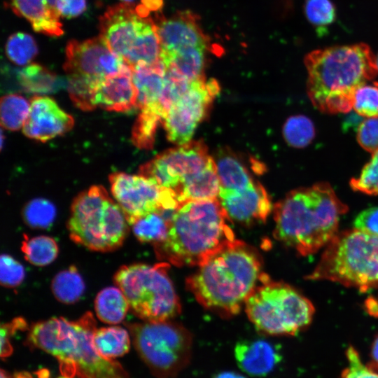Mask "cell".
Listing matches in <instances>:
<instances>
[{
    "instance_id": "cell-40",
    "label": "cell",
    "mask_w": 378,
    "mask_h": 378,
    "mask_svg": "<svg viewBox=\"0 0 378 378\" xmlns=\"http://www.w3.org/2000/svg\"><path fill=\"white\" fill-rule=\"evenodd\" d=\"M304 13L309 22L318 27L330 24L336 17L335 8L330 0H306Z\"/></svg>"
},
{
    "instance_id": "cell-39",
    "label": "cell",
    "mask_w": 378,
    "mask_h": 378,
    "mask_svg": "<svg viewBox=\"0 0 378 378\" xmlns=\"http://www.w3.org/2000/svg\"><path fill=\"white\" fill-rule=\"evenodd\" d=\"M355 112L364 118L378 116V82L360 87L355 92L353 102Z\"/></svg>"
},
{
    "instance_id": "cell-7",
    "label": "cell",
    "mask_w": 378,
    "mask_h": 378,
    "mask_svg": "<svg viewBox=\"0 0 378 378\" xmlns=\"http://www.w3.org/2000/svg\"><path fill=\"white\" fill-rule=\"evenodd\" d=\"M129 223L105 188L93 186L72 202L67 228L71 239L91 251L110 252L125 240Z\"/></svg>"
},
{
    "instance_id": "cell-54",
    "label": "cell",
    "mask_w": 378,
    "mask_h": 378,
    "mask_svg": "<svg viewBox=\"0 0 378 378\" xmlns=\"http://www.w3.org/2000/svg\"><path fill=\"white\" fill-rule=\"evenodd\" d=\"M59 378H70V377H59Z\"/></svg>"
},
{
    "instance_id": "cell-31",
    "label": "cell",
    "mask_w": 378,
    "mask_h": 378,
    "mask_svg": "<svg viewBox=\"0 0 378 378\" xmlns=\"http://www.w3.org/2000/svg\"><path fill=\"white\" fill-rule=\"evenodd\" d=\"M21 250L24 258L36 266H46L57 257L59 247L56 241L48 236L40 235L34 237L24 236Z\"/></svg>"
},
{
    "instance_id": "cell-52",
    "label": "cell",
    "mask_w": 378,
    "mask_h": 378,
    "mask_svg": "<svg viewBox=\"0 0 378 378\" xmlns=\"http://www.w3.org/2000/svg\"><path fill=\"white\" fill-rule=\"evenodd\" d=\"M377 57V66H378V55L376 56Z\"/></svg>"
},
{
    "instance_id": "cell-1",
    "label": "cell",
    "mask_w": 378,
    "mask_h": 378,
    "mask_svg": "<svg viewBox=\"0 0 378 378\" xmlns=\"http://www.w3.org/2000/svg\"><path fill=\"white\" fill-rule=\"evenodd\" d=\"M304 63L308 97L325 113L349 112L356 90L378 74L377 57L364 43L312 50Z\"/></svg>"
},
{
    "instance_id": "cell-14",
    "label": "cell",
    "mask_w": 378,
    "mask_h": 378,
    "mask_svg": "<svg viewBox=\"0 0 378 378\" xmlns=\"http://www.w3.org/2000/svg\"><path fill=\"white\" fill-rule=\"evenodd\" d=\"M211 158L202 141H191L169 149L142 164L139 174L175 191L183 178L201 171Z\"/></svg>"
},
{
    "instance_id": "cell-28",
    "label": "cell",
    "mask_w": 378,
    "mask_h": 378,
    "mask_svg": "<svg viewBox=\"0 0 378 378\" xmlns=\"http://www.w3.org/2000/svg\"><path fill=\"white\" fill-rule=\"evenodd\" d=\"M173 215L168 211L148 214L131 225L132 232L141 242L156 245L165 239Z\"/></svg>"
},
{
    "instance_id": "cell-10",
    "label": "cell",
    "mask_w": 378,
    "mask_h": 378,
    "mask_svg": "<svg viewBox=\"0 0 378 378\" xmlns=\"http://www.w3.org/2000/svg\"><path fill=\"white\" fill-rule=\"evenodd\" d=\"M165 263L123 265L114 274V284L127 298L130 309L144 321H169L181 312Z\"/></svg>"
},
{
    "instance_id": "cell-38",
    "label": "cell",
    "mask_w": 378,
    "mask_h": 378,
    "mask_svg": "<svg viewBox=\"0 0 378 378\" xmlns=\"http://www.w3.org/2000/svg\"><path fill=\"white\" fill-rule=\"evenodd\" d=\"M349 185L354 191L369 195H378V150L372 153L370 161L358 177L351 179Z\"/></svg>"
},
{
    "instance_id": "cell-47",
    "label": "cell",
    "mask_w": 378,
    "mask_h": 378,
    "mask_svg": "<svg viewBox=\"0 0 378 378\" xmlns=\"http://www.w3.org/2000/svg\"><path fill=\"white\" fill-rule=\"evenodd\" d=\"M370 361L368 365L378 372V335L374 337L370 349Z\"/></svg>"
},
{
    "instance_id": "cell-4",
    "label": "cell",
    "mask_w": 378,
    "mask_h": 378,
    "mask_svg": "<svg viewBox=\"0 0 378 378\" xmlns=\"http://www.w3.org/2000/svg\"><path fill=\"white\" fill-rule=\"evenodd\" d=\"M218 198L181 204L165 239L154 245L158 258L177 266H199L237 239Z\"/></svg>"
},
{
    "instance_id": "cell-43",
    "label": "cell",
    "mask_w": 378,
    "mask_h": 378,
    "mask_svg": "<svg viewBox=\"0 0 378 378\" xmlns=\"http://www.w3.org/2000/svg\"><path fill=\"white\" fill-rule=\"evenodd\" d=\"M359 145L371 153L378 150V116L364 119L357 129Z\"/></svg>"
},
{
    "instance_id": "cell-20",
    "label": "cell",
    "mask_w": 378,
    "mask_h": 378,
    "mask_svg": "<svg viewBox=\"0 0 378 378\" xmlns=\"http://www.w3.org/2000/svg\"><path fill=\"white\" fill-rule=\"evenodd\" d=\"M234 356L239 368L253 377L268 374L282 358L279 348L263 340L237 342Z\"/></svg>"
},
{
    "instance_id": "cell-48",
    "label": "cell",
    "mask_w": 378,
    "mask_h": 378,
    "mask_svg": "<svg viewBox=\"0 0 378 378\" xmlns=\"http://www.w3.org/2000/svg\"><path fill=\"white\" fill-rule=\"evenodd\" d=\"M149 11H158L162 6V0H141Z\"/></svg>"
},
{
    "instance_id": "cell-36",
    "label": "cell",
    "mask_w": 378,
    "mask_h": 378,
    "mask_svg": "<svg viewBox=\"0 0 378 378\" xmlns=\"http://www.w3.org/2000/svg\"><path fill=\"white\" fill-rule=\"evenodd\" d=\"M6 53L11 62L19 66H24L34 59L38 53V48L31 35L18 32L8 38Z\"/></svg>"
},
{
    "instance_id": "cell-35",
    "label": "cell",
    "mask_w": 378,
    "mask_h": 378,
    "mask_svg": "<svg viewBox=\"0 0 378 378\" xmlns=\"http://www.w3.org/2000/svg\"><path fill=\"white\" fill-rule=\"evenodd\" d=\"M56 214V208L50 201L44 198H36L24 206L22 218L31 228L47 229L52 225Z\"/></svg>"
},
{
    "instance_id": "cell-13",
    "label": "cell",
    "mask_w": 378,
    "mask_h": 378,
    "mask_svg": "<svg viewBox=\"0 0 378 378\" xmlns=\"http://www.w3.org/2000/svg\"><path fill=\"white\" fill-rule=\"evenodd\" d=\"M219 91L220 85L214 78L192 80L163 120L168 139L179 145L190 141L197 125L206 117Z\"/></svg>"
},
{
    "instance_id": "cell-12",
    "label": "cell",
    "mask_w": 378,
    "mask_h": 378,
    "mask_svg": "<svg viewBox=\"0 0 378 378\" xmlns=\"http://www.w3.org/2000/svg\"><path fill=\"white\" fill-rule=\"evenodd\" d=\"M109 181L112 195L130 225L148 214L175 211L181 204L174 190L161 187L140 174L113 173Z\"/></svg>"
},
{
    "instance_id": "cell-6",
    "label": "cell",
    "mask_w": 378,
    "mask_h": 378,
    "mask_svg": "<svg viewBox=\"0 0 378 378\" xmlns=\"http://www.w3.org/2000/svg\"><path fill=\"white\" fill-rule=\"evenodd\" d=\"M326 280L360 292L378 288V235L356 228L338 232L306 276Z\"/></svg>"
},
{
    "instance_id": "cell-32",
    "label": "cell",
    "mask_w": 378,
    "mask_h": 378,
    "mask_svg": "<svg viewBox=\"0 0 378 378\" xmlns=\"http://www.w3.org/2000/svg\"><path fill=\"white\" fill-rule=\"evenodd\" d=\"M163 117L153 108L141 109L132 130L133 144L141 149L151 148L157 129L160 123H163Z\"/></svg>"
},
{
    "instance_id": "cell-23",
    "label": "cell",
    "mask_w": 378,
    "mask_h": 378,
    "mask_svg": "<svg viewBox=\"0 0 378 378\" xmlns=\"http://www.w3.org/2000/svg\"><path fill=\"white\" fill-rule=\"evenodd\" d=\"M220 190L216 163L211 158L204 169L183 178L175 192L183 204L191 200L218 198Z\"/></svg>"
},
{
    "instance_id": "cell-51",
    "label": "cell",
    "mask_w": 378,
    "mask_h": 378,
    "mask_svg": "<svg viewBox=\"0 0 378 378\" xmlns=\"http://www.w3.org/2000/svg\"><path fill=\"white\" fill-rule=\"evenodd\" d=\"M1 378H11V377L8 376L4 370H1Z\"/></svg>"
},
{
    "instance_id": "cell-41",
    "label": "cell",
    "mask_w": 378,
    "mask_h": 378,
    "mask_svg": "<svg viewBox=\"0 0 378 378\" xmlns=\"http://www.w3.org/2000/svg\"><path fill=\"white\" fill-rule=\"evenodd\" d=\"M25 276L22 265L11 255L2 254L0 258V281L1 286L14 288L21 284Z\"/></svg>"
},
{
    "instance_id": "cell-44",
    "label": "cell",
    "mask_w": 378,
    "mask_h": 378,
    "mask_svg": "<svg viewBox=\"0 0 378 378\" xmlns=\"http://www.w3.org/2000/svg\"><path fill=\"white\" fill-rule=\"evenodd\" d=\"M27 323L22 318H17L10 323L1 326V356L7 357L12 354L13 348L10 342V337L18 330L26 328Z\"/></svg>"
},
{
    "instance_id": "cell-34",
    "label": "cell",
    "mask_w": 378,
    "mask_h": 378,
    "mask_svg": "<svg viewBox=\"0 0 378 378\" xmlns=\"http://www.w3.org/2000/svg\"><path fill=\"white\" fill-rule=\"evenodd\" d=\"M283 135L290 146L303 148L308 146L314 139V125L305 115H293L288 118L284 123Z\"/></svg>"
},
{
    "instance_id": "cell-9",
    "label": "cell",
    "mask_w": 378,
    "mask_h": 378,
    "mask_svg": "<svg viewBox=\"0 0 378 378\" xmlns=\"http://www.w3.org/2000/svg\"><path fill=\"white\" fill-rule=\"evenodd\" d=\"M246 314L259 331L270 335H295L311 323L312 302L293 286L263 274L245 302Z\"/></svg>"
},
{
    "instance_id": "cell-15",
    "label": "cell",
    "mask_w": 378,
    "mask_h": 378,
    "mask_svg": "<svg viewBox=\"0 0 378 378\" xmlns=\"http://www.w3.org/2000/svg\"><path fill=\"white\" fill-rule=\"evenodd\" d=\"M126 65L99 36L83 41H70L66 48L64 69L68 76L100 81Z\"/></svg>"
},
{
    "instance_id": "cell-18",
    "label": "cell",
    "mask_w": 378,
    "mask_h": 378,
    "mask_svg": "<svg viewBox=\"0 0 378 378\" xmlns=\"http://www.w3.org/2000/svg\"><path fill=\"white\" fill-rule=\"evenodd\" d=\"M218 199L229 218L241 224L264 222L272 209L270 196L258 181L241 190L220 189Z\"/></svg>"
},
{
    "instance_id": "cell-46",
    "label": "cell",
    "mask_w": 378,
    "mask_h": 378,
    "mask_svg": "<svg viewBox=\"0 0 378 378\" xmlns=\"http://www.w3.org/2000/svg\"><path fill=\"white\" fill-rule=\"evenodd\" d=\"M57 6L61 16L71 18L85 10L86 0H57Z\"/></svg>"
},
{
    "instance_id": "cell-30",
    "label": "cell",
    "mask_w": 378,
    "mask_h": 378,
    "mask_svg": "<svg viewBox=\"0 0 378 378\" xmlns=\"http://www.w3.org/2000/svg\"><path fill=\"white\" fill-rule=\"evenodd\" d=\"M18 81L25 91L34 94H48L60 86L57 76L38 64H31L18 72Z\"/></svg>"
},
{
    "instance_id": "cell-49",
    "label": "cell",
    "mask_w": 378,
    "mask_h": 378,
    "mask_svg": "<svg viewBox=\"0 0 378 378\" xmlns=\"http://www.w3.org/2000/svg\"><path fill=\"white\" fill-rule=\"evenodd\" d=\"M213 378H246L242 374L233 371H223L217 373Z\"/></svg>"
},
{
    "instance_id": "cell-22",
    "label": "cell",
    "mask_w": 378,
    "mask_h": 378,
    "mask_svg": "<svg viewBox=\"0 0 378 378\" xmlns=\"http://www.w3.org/2000/svg\"><path fill=\"white\" fill-rule=\"evenodd\" d=\"M131 68L137 90L136 108L141 110L156 106L164 83L167 69L164 64L160 59L153 64H141Z\"/></svg>"
},
{
    "instance_id": "cell-8",
    "label": "cell",
    "mask_w": 378,
    "mask_h": 378,
    "mask_svg": "<svg viewBox=\"0 0 378 378\" xmlns=\"http://www.w3.org/2000/svg\"><path fill=\"white\" fill-rule=\"evenodd\" d=\"M149 13L143 4L125 2L108 7L99 18V36L130 67L160 60L157 26Z\"/></svg>"
},
{
    "instance_id": "cell-25",
    "label": "cell",
    "mask_w": 378,
    "mask_h": 378,
    "mask_svg": "<svg viewBox=\"0 0 378 378\" xmlns=\"http://www.w3.org/2000/svg\"><path fill=\"white\" fill-rule=\"evenodd\" d=\"M215 161L220 189L241 190L255 181L241 160L229 150H220Z\"/></svg>"
},
{
    "instance_id": "cell-16",
    "label": "cell",
    "mask_w": 378,
    "mask_h": 378,
    "mask_svg": "<svg viewBox=\"0 0 378 378\" xmlns=\"http://www.w3.org/2000/svg\"><path fill=\"white\" fill-rule=\"evenodd\" d=\"M162 17H158L155 21L161 48L160 55L190 47L209 49L210 39L204 32L200 18L195 13L183 10L168 18Z\"/></svg>"
},
{
    "instance_id": "cell-17",
    "label": "cell",
    "mask_w": 378,
    "mask_h": 378,
    "mask_svg": "<svg viewBox=\"0 0 378 378\" xmlns=\"http://www.w3.org/2000/svg\"><path fill=\"white\" fill-rule=\"evenodd\" d=\"M74 118L48 97L35 96L30 100V110L23 126L29 138L46 142L69 132Z\"/></svg>"
},
{
    "instance_id": "cell-2",
    "label": "cell",
    "mask_w": 378,
    "mask_h": 378,
    "mask_svg": "<svg viewBox=\"0 0 378 378\" xmlns=\"http://www.w3.org/2000/svg\"><path fill=\"white\" fill-rule=\"evenodd\" d=\"M347 211L327 182L296 188L274 206V237L300 255L314 254L338 232Z\"/></svg>"
},
{
    "instance_id": "cell-3",
    "label": "cell",
    "mask_w": 378,
    "mask_h": 378,
    "mask_svg": "<svg viewBox=\"0 0 378 378\" xmlns=\"http://www.w3.org/2000/svg\"><path fill=\"white\" fill-rule=\"evenodd\" d=\"M258 253L241 241L218 251L186 279V287L204 307L224 316L239 312L260 282Z\"/></svg>"
},
{
    "instance_id": "cell-21",
    "label": "cell",
    "mask_w": 378,
    "mask_h": 378,
    "mask_svg": "<svg viewBox=\"0 0 378 378\" xmlns=\"http://www.w3.org/2000/svg\"><path fill=\"white\" fill-rule=\"evenodd\" d=\"M57 0H8L7 4L18 16L25 18L36 32L50 36L63 34Z\"/></svg>"
},
{
    "instance_id": "cell-33",
    "label": "cell",
    "mask_w": 378,
    "mask_h": 378,
    "mask_svg": "<svg viewBox=\"0 0 378 378\" xmlns=\"http://www.w3.org/2000/svg\"><path fill=\"white\" fill-rule=\"evenodd\" d=\"M30 110V103L22 96L10 94L1 100V125L15 131L24 126Z\"/></svg>"
},
{
    "instance_id": "cell-19",
    "label": "cell",
    "mask_w": 378,
    "mask_h": 378,
    "mask_svg": "<svg viewBox=\"0 0 378 378\" xmlns=\"http://www.w3.org/2000/svg\"><path fill=\"white\" fill-rule=\"evenodd\" d=\"M137 90L132 68L125 65L118 73L107 76L97 84L94 104L107 111L125 112L136 107Z\"/></svg>"
},
{
    "instance_id": "cell-29",
    "label": "cell",
    "mask_w": 378,
    "mask_h": 378,
    "mask_svg": "<svg viewBox=\"0 0 378 378\" xmlns=\"http://www.w3.org/2000/svg\"><path fill=\"white\" fill-rule=\"evenodd\" d=\"M51 290L60 302L73 304L78 302L85 292V283L75 266L58 272L51 282Z\"/></svg>"
},
{
    "instance_id": "cell-37",
    "label": "cell",
    "mask_w": 378,
    "mask_h": 378,
    "mask_svg": "<svg viewBox=\"0 0 378 378\" xmlns=\"http://www.w3.org/2000/svg\"><path fill=\"white\" fill-rule=\"evenodd\" d=\"M99 81L68 76L67 89L74 104L83 111H91L94 104L95 89Z\"/></svg>"
},
{
    "instance_id": "cell-11",
    "label": "cell",
    "mask_w": 378,
    "mask_h": 378,
    "mask_svg": "<svg viewBox=\"0 0 378 378\" xmlns=\"http://www.w3.org/2000/svg\"><path fill=\"white\" fill-rule=\"evenodd\" d=\"M134 346L157 378H174L190 363L192 338L169 321L128 324Z\"/></svg>"
},
{
    "instance_id": "cell-26",
    "label": "cell",
    "mask_w": 378,
    "mask_h": 378,
    "mask_svg": "<svg viewBox=\"0 0 378 378\" xmlns=\"http://www.w3.org/2000/svg\"><path fill=\"white\" fill-rule=\"evenodd\" d=\"M129 304L121 290L117 286H108L100 290L94 300L97 318L107 324H118L125 318Z\"/></svg>"
},
{
    "instance_id": "cell-50",
    "label": "cell",
    "mask_w": 378,
    "mask_h": 378,
    "mask_svg": "<svg viewBox=\"0 0 378 378\" xmlns=\"http://www.w3.org/2000/svg\"><path fill=\"white\" fill-rule=\"evenodd\" d=\"M367 309L369 310L370 314H373L374 316H378V302L375 300L369 299L366 303Z\"/></svg>"
},
{
    "instance_id": "cell-42",
    "label": "cell",
    "mask_w": 378,
    "mask_h": 378,
    "mask_svg": "<svg viewBox=\"0 0 378 378\" xmlns=\"http://www.w3.org/2000/svg\"><path fill=\"white\" fill-rule=\"evenodd\" d=\"M346 356L348 366L340 378H378V372L364 365L357 350L352 346L347 348Z\"/></svg>"
},
{
    "instance_id": "cell-5",
    "label": "cell",
    "mask_w": 378,
    "mask_h": 378,
    "mask_svg": "<svg viewBox=\"0 0 378 378\" xmlns=\"http://www.w3.org/2000/svg\"><path fill=\"white\" fill-rule=\"evenodd\" d=\"M96 330V321L90 312L76 321L53 317L33 324L28 341L56 358L64 377L129 378L118 362L97 351L93 343Z\"/></svg>"
},
{
    "instance_id": "cell-27",
    "label": "cell",
    "mask_w": 378,
    "mask_h": 378,
    "mask_svg": "<svg viewBox=\"0 0 378 378\" xmlns=\"http://www.w3.org/2000/svg\"><path fill=\"white\" fill-rule=\"evenodd\" d=\"M93 343L102 356L113 359L129 351L130 337L128 332L120 326L104 327L95 330Z\"/></svg>"
},
{
    "instance_id": "cell-24",
    "label": "cell",
    "mask_w": 378,
    "mask_h": 378,
    "mask_svg": "<svg viewBox=\"0 0 378 378\" xmlns=\"http://www.w3.org/2000/svg\"><path fill=\"white\" fill-rule=\"evenodd\" d=\"M209 48L190 47L160 55L166 68L171 69L190 80L205 78L204 69Z\"/></svg>"
},
{
    "instance_id": "cell-45",
    "label": "cell",
    "mask_w": 378,
    "mask_h": 378,
    "mask_svg": "<svg viewBox=\"0 0 378 378\" xmlns=\"http://www.w3.org/2000/svg\"><path fill=\"white\" fill-rule=\"evenodd\" d=\"M354 227L378 235V207L368 208L360 212L354 220Z\"/></svg>"
},
{
    "instance_id": "cell-53",
    "label": "cell",
    "mask_w": 378,
    "mask_h": 378,
    "mask_svg": "<svg viewBox=\"0 0 378 378\" xmlns=\"http://www.w3.org/2000/svg\"><path fill=\"white\" fill-rule=\"evenodd\" d=\"M123 1H125V2H128V1H130L132 0H123Z\"/></svg>"
}]
</instances>
